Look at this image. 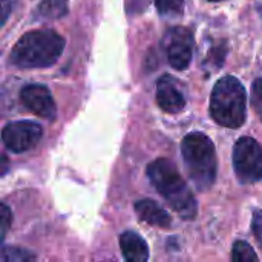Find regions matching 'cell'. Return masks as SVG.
I'll return each mask as SVG.
<instances>
[{
	"label": "cell",
	"mask_w": 262,
	"mask_h": 262,
	"mask_svg": "<svg viewBox=\"0 0 262 262\" xmlns=\"http://www.w3.org/2000/svg\"><path fill=\"white\" fill-rule=\"evenodd\" d=\"M150 184L173 207L183 220H193L198 213V203L177 166L167 158L152 161L146 169Z\"/></svg>",
	"instance_id": "cell-1"
},
{
	"label": "cell",
	"mask_w": 262,
	"mask_h": 262,
	"mask_svg": "<svg viewBox=\"0 0 262 262\" xmlns=\"http://www.w3.org/2000/svg\"><path fill=\"white\" fill-rule=\"evenodd\" d=\"M64 49V38L52 29H37L23 34L14 45L9 60L20 69L52 66Z\"/></svg>",
	"instance_id": "cell-2"
},
{
	"label": "cell",
	"mask_w": 262,
	"mask_h": 262,
	"mask_svg": "<svg viewBox=\"0 0 262 262\" xmlns=\"http://www.w3.org/2000/svg\"><path fill=\"white\" fill-rule=\"evenodd\" d=\"M183 160L190 181L200 192L209 190L218 172L216 149L213 141L203 132H192L181 143Z\"/></svg>",
	"instance_id": "cell-3"
},
{
	"label": "cell",
	"mask_w": 262,
	"mask_h": 262,
	"mask_svg": "<svg viewBox=\"0 0 262 262\" xmlns=\"http://www.w3.org/2000/svg\"><path fill=\"white\" fill-rule=\"evenodd\" d=\"M212 118L229 129H239L247 118V94L243 83L232 75L216 81L210 95Z\"/></svg>",
	"instance_id": "cell-4"
},
{
	"label": "cell",
	"mask_w": 262,
	"mask_h": 262,
	"mask_svg": "<svg viewBox=\"0 0 262 262\" xmlns=\"http://www.w3.org/2000/svg\"><path fill=\"white\" fill-rule=\"evenodd\" d=\"M233 169L243 184L262 181V146L252 137H243L233 147Z\"/></svg>",
	"instance_id": "cell-5"
},
{
	"label": "cell",
	"mask_w": 262,
	"mask_h": 262,
	"mask_svg": "<svg viewBox=\"0 0 262 262\" xmlns=\"http://www.w3.org/2000/svg\"><path fill=\"white\" fill-rule=\"evenodd\" d=\"M43 137V129L38 123L21 120L8 123L2 130L3 144L14 154H23L38 144Z\"/></svg>",
	"instance_id": "cell-6"
},
{
	"label": "cell",
	"mask_w": 262,
	"mask_h": 262,
	"mask_svg": "<svg viewBox=\"0 0 262 262\" xmlns=\"http://www.w3.org/2000/svg\"><path fill=\"white\" fill-rule=\"evenodd\" d=\"M167 61L178 71L189 68L193 55V34L187 28H172L164 37Z\"/></svg>",
	"instance_id": "cell-7"
},
{
	"label": "cell",
	"mask_w": 262,
	"mask_h": 262,
	"mask_svg": "<svg viewBox=\"0 0 262 262\" xmlns=\"http://www.w3.org/2000/svg\"><path fill=\"white\" fill-rule=\"evenodd\" d=\"M20 101L29 112L45 120H54L57 115L55 101L51 91L45 84L32 83L25 86L20 91Z\"/></svg>",
	"instance_id": "cell-8"
},
{
	"label": "cell",
	"mask_w": 262,
	"mask_h": 262,
	"mask_svg": "<svg viewBox=\"0 0 262 262\" xmlns=\"http://www.w3.org/2000/svg\"><path fill=\"white\" fill-rule=\"evenodd\" d=\"M157 103L167 114H178L186 107V98L177 88L173 77L163 75L157 83Z\"/></svg>",
	"instance_id": "cell-9"
},
{
	"label": "cell",
	"mask_w": 262,
	"mask_h": 262,
	"mask_svg": "<svg viewBox=\"0 0 262 262\" xmlns=\"http://www.w3.org/2000/svg\"><path fill=\"white\" fill-rule=\"evenodd\" d=\"M120 249L126 261L146 262L149 259V247L146 241L135 232L127 230L120 235Z\"/></svg>",
	"instance_id": "cell-10"
},
{
	"label": "cell",
	"mask_w": 262,
	"mask_h": 262,
	"mask_svg": "<svg viewBox=\"0 0 262 262\" xmlns=\"http://www.w3.org/2000/svg\"><path fill=\"white\" fill-rule=\"evenodd\" d=\"M134 209L138 218L147 224L163 227V229H167L172 224L170 215L163 207H160L154 200H140L135 203Z\"/></svg>",
	"instance_id": "cell-11"
},
{
	"label": "cell",
	"mask_w": 262,
	"mask_h": 262,
	"mask_svg": "<svg viewBox=\"0 0 262 262\" xmlns=\"http://www.w3.org/2000/svg\"><path fill=\"white\" fill-rule=\"evenodd\" d=\"M37 12L43 18H61L68 14V0H41Z\"/></svg>",
	"instance_id": "cell-12"
},
{
	"label": "cell",
	"mask_w": 262,
	"mask_h": 262,
	"mask_svg": "<svg viewBox=\"0 0 262 262\" xmlns=\"http://www.w3.org/2000/svg\"><path fill=\"white\" fill-rule=\"evenodd\" d=\"M232 259L236 262H258V255L246 241H236L232 247Z\"/></svg>",
	"instance_id": "cell-13"
},
{
	"label": "cell",
	"mask_w": 262,
	"mask_h": 262,
	"mask_svg": "<svg viewBox=\"0 0 262 262\" xmlns=\"http://www.w3.org/2000/svg\"><path fill=\"white\" fill-rule=\"evenodd\" d=\"M2 261L3 262H28L34 261L35 255L29 250L20 249V247H3L2 249Z\"/></svg>",
	"instance_id": "cell-14"
},
{
	"label": "cell",
	"mask_w": 262,
	"mask_h": 262,
	"mask_svg": "<svg viewBox=\"0 0 262 262\" xmlns=\"http://www.w3.org/2000/svg\"><path fill=\"white\" fill-rule=\"evenodd\" d=\"M161 15H180L184 11V0H155Z\"/></svg>",
	"instance_id": "cell-15"
},
{
	"label": "cell",
	"mask_w": 262,
	"mask_h": 262,
	"mask_svg": "<svg viewBox=\"0 0 262 262\" xmlns=\"http://www.w3.org/2000/svg\"><path fill=\"white\" fill-rule=\"evenodd\" d=\"M252 104L262 117V77L256 78L252 84Z\"/></svg>",
	"instance_id": "cell-16"
},
{
	"label": "cell",
	"mask_w": 262,
	"mask_h": 262,
	"mask_svg": "<svg viewBox=\"0 0 262 262\" xmlns=\"http://www.w3.org/2000/svg\"><path fill=\"white\" fill-rule=\"evenodd\" d=\"M252 232L253 236L256 239V243L259 244V247H262V210L256 209L253 212V218H252Z\"/></svg>",
	"instance_id": "cell-17"
},
{
	"label": "cell",
	"mask_w": 262,
	"mask_h": 262,
	"mask_svg": "<svg viewBox=\"0 0 262 262\" xmlns=\"http://www.w3.org/2000/svg\"><path fill=\"white\" fill-rule=\"evenodd\" d=\"M0 216H2V232H0V239H5V236H6V233H8V230H9V226H11V223H12V213H11V209L3 203L2 204V213H0Z\"/></svg>",
	"instance_id": "cell-18"
},
{
	"label": "cell",
	"mask_w": 262,
	"mask_h": 262,
	"mask_svg": "<svg viewBox=\"0 0 262 262\" xmlns=\"http://www.w3.org/2000/svg\"><path fill=\"white\" fill-rule=\"evenodd\" d=\"M17 0H2V25L6 23L9 14L12 12L14 6H15Z\"/></svg>",
	"instance_id": "cell-19"
},
{
	"label": "cell",
	"mask_w": 262,
	"mask_h": 262,
	"mask_svg": "<svg viewBox=\"0 0 262 262\" xmlns=\"http://www.w3.org/2000/svg\"><path fill=\"white\" fill-rule=\"evenodd\" d=\"M6 166H8V160H6V157L3 155V170H2V175H5V172H6Z\"/></svg>",
	"instance_id": "cell-20"
},
{
	"label": "cell",
	"mask_w": 262,
	"mask_h": 262,
	"mask_svg": "<svg viewBox=\"0 0 262 262\" xmlns=\"http://www.w3.org/2000/svg\"><path fill=\"white\" fill-rule=\"evenodd\" d=\"M209 2H223V0H209Z\"/></svg>",
	"instance_id": "cell-21"
}]
</instances>
